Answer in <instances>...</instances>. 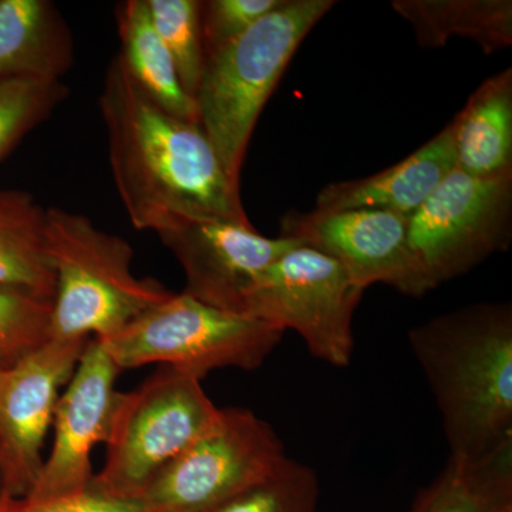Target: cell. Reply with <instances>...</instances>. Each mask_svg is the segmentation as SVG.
<instances>
[{"label":"cell","mask_w":512,"mask_h":512,"mask_svg":"<svg viewBox=\"0 0 512 512\" xmlns=\"http://www.w3.org/2000/svg\"><path fill=\"white\" fill-rule=\"evenodd\" d=\"M99 104L114 184L134 227L160 234L194 218L249 222L200 124L158 106L120 56L107 67Z\"/></svg>","instance_id":"1"},{"label":"cell","mask_w":512,"mask_h":512,"mask_svg":"<svg viewBox=\"0 0 512 512\" xmlns=\"http://www.w3.org/2000/svg\"><path fill=\"white\" fill-rule=\"evenodd\" d=\"M450 457L480 460L512 441V306L477 303L409 333Z\"/></svg>","instance_id":"2"},{"label":"cell","mask_w":512,"mask_h":512,"mask_svg":"<svg viewBox=\"0 0 512 512\" xmlns=\"http://www.w3.org/2000/svg\"><path fill=\"white\" fill-rule=\"evenodd\" d=\"M333 0H282L234 42L205 56L194 94L198 123L239 187L249 140L298 47Z\"/></svg>","instance_id":"3"},{"label":"cell","mask_w":512,"mask_h":512,"mask_svg":"<svg viewBox=\"0 0 512 512\" xmlns=\"http://www.w3.org/2000/svg\"><path fill=\"white\" fill-rule=\"evenodd\" d=\"M46 252L55 272L52 338L106 340L173 292L133 274L126 239L77 212H45Z\"/></svg>","instance_id":"4"},{"label":"cell","mask_w":512,"mask_h":512,"mask_svg":"<svg viewBox=\"0 0 512 512\" xmlns=\"http://www.w3.org/2000/svg\"><path fill=\"white\" fill-rule=\"evenodd\" d=\"M197 377L165 366L136 390L117 393L107 433V456L90 490L137 501L171 461L220 416Z\"/></svg>","instance_id":"5"},{"label":"cell","mask_w":512,"mask_h":512,"mask_svg":"<svg viewBox=\"0 0 512 512\" xmlns=\"http://www.w3.org/2000/svg\"><path fill=\"white\" fill-rule=\"evenodd\" d=\"M284 333L265 320L222 311L181 292L100 342L120 370L161 363L201 380L224 367L259 369Z\"/></svg>","instance_id":"6"},{"label":"cell","mask_w":512,"mask_h":512,"mask_svg":"<svg viewBox=\"0 0 512 512\" xmlns=\"http://www.w3.org/2000/svg\"><path fill=\"white\" fill-rule=\"evenodd\" d=\"M512 175L453 171L409 217L407 242L421 295L466 274L511 238Z\"/></svg>","instance_id":"7"},{"label":"cell","mask_w":512,"mask_h":512,"mask_svg":"<svg viewBox=\"0 0 512 512\" xmlns=\"http://www.w3.org/2000/svg\"><path fill=\"white\" fill-rule=\"evenodd\" d=\"M286 458L275 430L228 407L158 474L138 503L146 512H211L268 477Z\"/></svg>","instance_id":"8"},{"label":"cell","mask_w":512,"mask_h":512,"mask_svg":"<svg viewBox=\"0 0 512 512\" xmlns=\"http://www.w3.org/2000/svg\"><path fill=\"white\" fill-rule=\"evenodd\" d=\"M363 292L338 261L299 244L262 274L245 315L295 330L316 359L346 367L353 355V315Z\"/></svg>","instance_id":"9"},{"label":"cell","mask_w":512,"mask_h":512,"mask_svg":"<svg viewBox=\"0 0 512 512\" xmlns=\"http://www.w3.org/2000/svg\"><path fill=\"white\" fill-rule=\"evenodd\" d=\"M90 339L52 338L0 375V473L6 498L22 500L42 471L59 390Z\"/></svg>","instance_id":"10"},{"label":"cell","mask_w":512,"mask_h":512,"mask_svg":"<svg viewBox=\"0 0 512 512\" xmlns=\"http://www.w3.org/2000/svg\"><path fill=\"white\" fill-rule=\"evenodd\" d=\"M157 235L180 262L187 295L242 315L266 269L299 245L291 238L264 237L251 222L218 217L194 218Z\"/></svg>","instance_id":"11"},{"label":"cell","mask_w":512,"mask_h":512,"mask_svg":"<svg viewBox=\"0 0 512 512\" xmlns=\"http://www.w3.org/2000/svg\"><path fill=\"white\" fill-rule=\"evenodd\" d=\"M409 217L389 211L289 212L281 237L291 238L338 261L360 288L386 284L420 296L407 242Z\"/></svg>","instance_id":"12"},{"label":"cell","mask_w":512,"mask_h":512,"mask_svg":"<svg viewBox=\"0 0 512 512\" xmlns=\"http://www.w3.org/2000/svg\"><path fill=\"white\" fill-rule=\"evenodd\" d=\"M120 372L100 340L90 339L56 404L50 456L22 500H55L89 488L94 476L90 454L101 441L106 443Z\"/></svg>","instance_id":"13"},{"label":"cell","mask_w":512,"mask_h":512,"mask_svg":"<svg viewBox=\"0 0 512 512\" xmlns=\"http://www.w3.org/2000/svg\"><path fill=\"white\" fill-rule=\"evenodd\" d=\"M457 168L451 123L406 160L370 177L323 188L316 211L375 210L410 215Z\"/></svg>","instance_id":"14"},{"label":"cell","mask_w":512,"mask_h":512,"mask_svg":"<svg viewBox=\"0 0 512 512\" xmlns=\"http://www.w3.org/2000/svg\"><path fill=\"white\" fill-rule=\"evenodd\" d=\"M72 32L49 0H0V77L60 79L72 69Z\"/></svg>","instance_id":"15"},{"label":"cell","mask_w":512,"mask_h":512,"mask_svg":"<svg viewBox=\"0 0 512 512\" xmlns=\"http://www.w3.org/2000/svg\"><path fill=\"white\" fill-rule=\"evenodd\" d=\"M457 168L471 177L512 175V70L488 77L451 121Z\"/></svg>","instance_id":"16"},{"label":"cell","mask_w":512,"mask_h":512,"mask_svg":"<svg viewBox=\"0 0 512 512\" xmlns=\"http://www.w3.org/2000/svg\"><path fill=\"white\" fill-rule=\"evenodd\" d=\"M116 20L119 56L134 82L168 113L198 123L195 101L181 84L173 57L151 22L146 0L119 3Z\"/></svg>","instance_id":"17"},{"label":"cell","mask_w":512,"mask_h":512,"mask_svg":"<svg viewBox=\"0 0 512 512\" xmlns=\"http://www.w3.org/2000/svg\"><path fill=\"white\" fill-rule=\"evenodd\" d=\"M45 212L29 192L0 190V286L53 302L56 281L46 252Z\"/></svg>","instance_id":"18"},{"label":"cell","mask_w":512,"mask_h":512,"mask_svg":"<svg viewBox=\"0 0 512 512\" xmlns=\"http://www.w3.org/2000/svg\"><path fill=\"white\" fill-rule=\"evenodd\" d=\"M392 8L424 47L444 46L454 36L474 40L485 53L512 43L510 0H394Z\"/></svg>","instance_id":"19"},{"label":"cell","mask_w":512,"mask_h":512,"mask_svg":"<svg viewBox=\"0 0 512 512\" xmlns=\"http://www.w3.org/2000/svg\"><path fill=\"white\" fill-rule=\"evenodd\" d=\"M409 512H512V441L480 460L450 457Z\"/></svg>","instance_id":"20"},{"label":"cell","mask_w":512,"mask_h":512,"mask_svg":"<svg viewBox=\"0 0 512 512\" xmlns=\"http://www.w3.org/2000/svg\"><path fill=\"white\" fill-rule=\"evenodd\" d=\"M67 96L69 89L56 80L0 77V161Z\"/></svg>","instance_id":"21"},{"label":"cell","mask_w":512,"mask_h":512,"mask_svg":"<svg viewBox=\"0 0 512 512\" xmlns=\"http://www.w3.org/2000/svg\"><path fill=\"white\" fill-rule=\"evenodd\" d=\"M151 22L173 57L185 92L194 99L204 69L201 2L198 0H146Z\"/></svg>","instance_id":"22"},{"label":"cell","mask_w":512,"mask_h":512,"mask_svg":"<svg viewBox=\"0 0 512 512\" xmlns=\"http://www.w3.org/2000/svg\"><path fill=\"white\" fill-rule=\"evenodd\" d=\"M318 500L315 471L286 457L264 480L211 512H318Z\"/></svg>","instance_id":"23"},{"label":"cell","mask_w":512,"mask_h":512,"mask_svg":"<svg viewBox=\"0 0 512 512\" xmlns=\"http://www.w3.org/2000/svg\"><path fill=\"white\" fill-rule=\"evenodd\" d=\"M52 301L0 286V363L10 367L52 339Z\"/></svg>","instance_id":"24"},{"label":"cell","mask_w":512,"mask_h":512,"mask_svg":"<svg viewBox=\"0 0 512 512\" xmlns=\"http://www.w3.org/2000/svg\"><path fill=\"white\" fill-rule=\"evenodd\" d=\"M282 0H208L201 2L205 56L234 42L272 12Z\"/></svg>","instance_id":"25"},{"label":"cell","mask_w":512,"mask_h":512,"mask_svg":"<svg viewBox=\"0 0 512 512\" xmlns=\"http://www.w3.org/2000/svg\"><path fill=\"white\" fill-rule=\"evenodd\" d=\"M0 512H146L137 501L116 500L87 488L83 493L49 501H0Z\"/></svg>","instance_id":"26"},{"label":"cell","mask_w":512,"mask_h":512,"mask_svg":"<svg viewBox=\"0 0 512 512\" xmlns=\"http://www.w3.org/2000/svg\"><path fill=\"white\" fill-rule=\"evenodd\" d=\"M6 495H5V490H3V481H2V473H0V501L3 500V498H5Z\"/></svg>","instance_id":"27"},{"label":"cell","mask_w":512,"mask_h":512,"mask_svg":"<svg viewBox=\"0 0 512 512\" xmlns=\"http://www.w3.org/2000/svg\"><path fill=\"white\" fill-rule=\"evenodd\" d=\"M6 367L2 365V363H0V375H2V372L3 370H5Z\"/></svg>","instance_id":"28"}]
</instances>
